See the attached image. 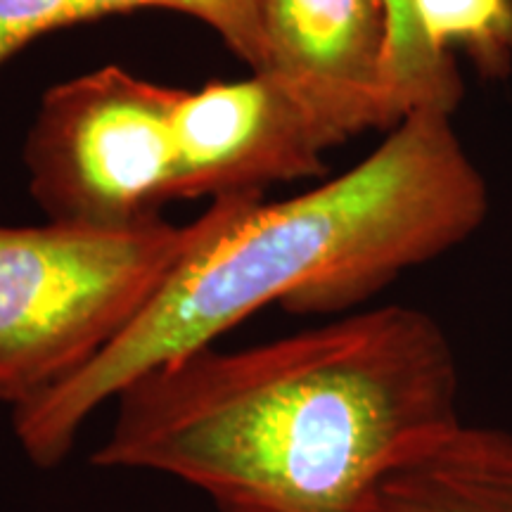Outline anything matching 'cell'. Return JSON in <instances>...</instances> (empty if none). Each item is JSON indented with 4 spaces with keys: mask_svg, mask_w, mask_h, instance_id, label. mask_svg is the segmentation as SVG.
<instances>
[{
    "mask_svg": "<svg viewBox=\"0 0 512 512\" xmlns=\"http://www.w3.org/2000/svg\"><path fill=\"white\" fill-rule=\"evenodd\" d=\"M363 512H512V432L460 422Z\"/></svg>",
    "mask_w": 512,
    "mask_h": 512,
    "instance_id": "52a82bcc",
    "label": "cell"
},
{
    "mask_svg": "<svg viewBox=\"0 0 512 512\" xmlns=\"http://www.w3.org/2000/svg\"><path fill=\"white\" fill-rule=\"evenodd\" d=\"M174 136L178 197L211 202L320 176L323 155L337 145L297 93L266 69L183 91Z\"/></svg>",
    "mask_w": 512,
    "mask_h": 512,
    "instance_id": "5b68a950",
    "label": "cell"
},
{
    "mask_svg": "<svg viewBox=\"0 0 512 512\" xmlns=\"http://www.w3.org/2000/svg\"><path fill=\"white\" fill-rule=\"evenodd\" d=\"M254 200L264 195L219 197L190 223H0V403L12 411L86 368Z\"/></svg>",
    "mask_w": 512,
    "mask_h": 512,
    "instance_id": "3957f363",
    "label": "cell"
},
{
    "mask_svg": "<svg viewBox=\"0 0 512 512\" xmlns=\"http://www.w3.org/2000/svg\"><path fill=\"white\" fill-rule=\"evenodd\" d=\"M183 91L114 64L50 88L24 145L29 192L48 219L131 226L181 200L174 114Z\"/></svg>",
    "mask_w": 512,
    "mask_h": 512,
    "instance_id": "277c9868",
    "label": "cell"
},
{
    "mask_svg": "<svg viewBox=\"0 0 512 512\" xmlns=\"http://www.w3.org/2000/svg\"><path fill=\"white\" fill-rule=\"evenodd\" d=\"M266 72L297 93L335 143L406 117L389 76L382 0H261Z\"/></svg>",
    "mask_w": 512,
    "mask_h": 512,
    "instance_id": "8992f818",
    "label": "cell"
},
{
    "mask_svg": "<svg viewBox=\"0 0 512 512\" xmlns=\"http://www.w3.org/2000/svg\"><path fill=\"white\" fill-rule=\"evenodd\" d=\"M389 22V76L403 112L456 110L463 86L456 64L427 41L413 0H382Z\"/></svg>",
    "mask_w": 512,
    "mask_h": 512,
    "instance_id": "ba28073f",
    "label": "cell"
},
{
    "mask_svg": "<svg viewBox=\"0 0 512 512\" xmlns=\"http://www.w3.org/2000/svg\"><path fill=\"white\" fill-rule=\"evenodd\" d=\"M93 465L162 475L223 512H363L463 422L444 328L377 306L128 384Z\"/></svg>",
    "mask_w": 512,
    "mask_h": 512,
    "instance_id": "6da1fadb",
    "label": "cell"
},
{
    "mask_svg": "<svg viewBox=\"0 0 512 512\" xmlns=\"http://www.w3.org/2000/svg\"><path fill=\"white\" fill-rule=\"evenodd\" d=\"M76 22H95L133 10H171L214 31L226 48L259 72L266 60L261 0H74Z\"/></svg>",
    "mask_w": 512,
    "mask_h": 512,
    "instance_id": "9c48e42d",
    "label": "cell"
},
{
    "mask_svg": "<svg viewBox=\"0 0 512 512\" xmlns=\"http://www.w3.org/2000/svg\"><path fill=\"white\" fill-rule=\"evenodd\" d=\"M489 188L451 124L420 107L335 181L290 200L249 202L181 261L136 323L86 368L12 408L19 448L38 467L72 453L88 420L152 370L214 347L266 306L347 313L399 275L477 233Z\"/></svg>",
    "mask_w": 512,
    "mask_h": 512,
    "instance_id": "7a4b0ae2",
    "label": "cell"
},
{
    "mask_svg": "<svg viewBox=\"0 0 512 512\" xmlns=\"http://www.w3.org/2000/svg\"><path fill=\"white\" fill-rule=\"evenodd\" d=\"M427 41L441 53L448 43L472 48L489 67L512 53V0H413Z\"/></svg>",
    "mask_w": 512,
    "mask_h": 512,
    "instance_id": "30bf717a",
    "label": "cell"
},
{
    "mask_svg": "<svg viewBox=\"0 0 512 512\" xmlns=\"http://www.w3.org/2000/svg\"><path fill=\"white\" fill-rule=\"evenodd\" d=\"M211 512H223V510H216V508H211Z\"/></svg>",
    "mask_w": 512,
    "mask_h": 512,
    "instance_id": "7c38bea8",
    "label": "cell"
},
{
    "mask_svg": "<svg viewBox=\"0 0 512 512\" xmlns=\"http://www.w3.org/2000/svg\"><path fill=\"white\" fill-rule=\"evenodd\" d=\"M76 22L74 0H0V67L50 31Z\"/></svg>",
    "mask_w": 512,
    "mask_h": 512,
    "instance_id": "8fae6325",
    "label": "cell"
}]
</instances>
